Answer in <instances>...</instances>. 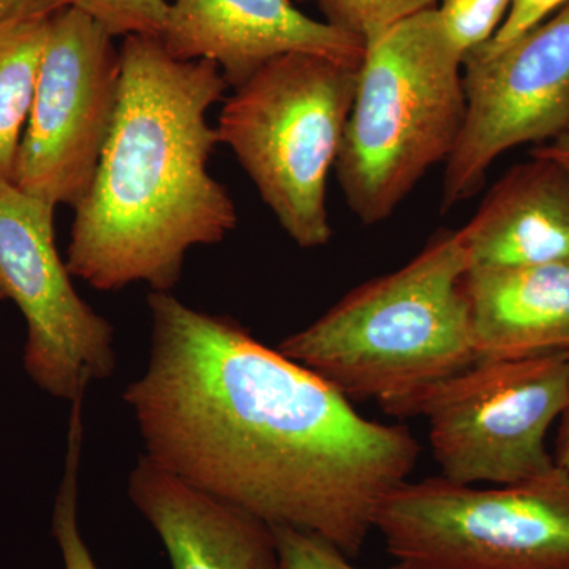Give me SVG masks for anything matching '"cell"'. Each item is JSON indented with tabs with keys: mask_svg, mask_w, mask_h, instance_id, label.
Listing matches in <instances>:
<instances>
[{
	"mask_svg": "<svg viewBox=\"0 0 569 569\" xmlns=\"http://www.w3.org/2000/svg\"><path fill=\"white\" fill-rule=\"evenodd\" d=\"M151 350L123 391L157 468L271 527L356 557L381 501L417 467L402 425L362 417L339 389L233 320L148 296Z\"/></svg>",
	"mask_w": 569,
	"mask_h": 569,
	"instance_id": "6da1fadb",
	"label": "cell"
},
{
	"mask_svg": "<svg viewBox=\"0 0 569 569\" xmlns=\"http://www.w3.org/2000/svg\"><path fill=\"white\" fill-rule=\"evenodd\" d=\"M121 91L99 167L74 208L67 268L99 291L171 290L197 246L238 224L227 187L209 174L219 144L208 111L230 88L208 59L181 61L156 37L129 36Z\"/></svg>",
	"mask_w": 569,
	"mask_h": 569,
	"instance_id": "7a4b0ae2",
	"label": "cell"
},
{
	"mask_svg": "<svg viewBox=\"0 0 569 569\" xmlns=\"http://www.w3.org/2000/svg\"><path fill=\"white\" fill-rule=\"evenodd\" d=\"M460 230L438 231L391 274L356 287L312 325L280 342L284 356L353 400L387 408L478 359L462 279Z\"/></svg>",
	"mask_w": 569,
	"mask_h": 569,
	"instance_id": "3957f363",
	"label": "cell"
},
{
	"mask_svg": "<svg viewBox=\"0 0 569 569\" xmlns=\"http://www.w3.org/2000/svg\"><path fill=\"white\" fill-rule=\"evenodd\" d=\"M462 62L437 7L367 41L335 168L367 227L389 219L455 151L467 108Z\"/></svg>",
	"mask_w": 569,
	"mask_h": 569,
	"instance_id": "277c9868",
	"label": "cell"
},
{
	"mask_svg": "<svg viewBox=\"0 0 569 569\" xmlns=\"http://www.w3.org/2000/svg\"><path fill=\"white\" fill-rule=\"evenodd\" d=\"M359 66L290 52L261 67L224 100L219 141L230 146L284 233L329 244L326 189L353 107Z\"/></svg>",
	"mask_w": 569,
	"mask_h": 569,
	"instance_id": "5b68a950",
	"label": "cell"
},
{
	"mask_svg": "<svg viewBox=\"0 0 569 569\" xmlns=\"http://www.w3.org/2000/svg\"><path fill=\"white\" fill-rule=\"evenodd\" d=\"M376 530L408 569H569V475L556 466L492 489L407 479L381 501Z\"/></svg>",
	"mask_w": 569,
	"mask_h": 569,
	"instance_id": "8992f818",
	"label": "cell"
},
{
	"mask_svg": "<svg viewBox=\"0 0 569 569\" xmlns=\"http://www.w3.org/2000/svg\"><path fill=\"white\" fill-rule=\"evenodd\" d=\"M568 400L569 351H556L477 359L385 413L426 419L441 477L507 486L556 468L546 437Z\"/></svg>",
	"mask_w": 569,
	"mask_h": 569,
	"instance_id": "52a82bcc",
	"label": "cell"
},
{
	"mask_svg": "<svg viewBox=\"0 0 569 569\" xmlns=\"http://www.w3.org/2000/svg\"><path fill=\"white\" fill-rule=\"evenodd\" d=\"M114 37L73 6L52 14L14 189L77 208L91 187L121 91Z\"/></svg>",
	"mask_w": 569,
	"mask_h": 569,
	"instance_id": "ba28073f",
	"label": "cell"
},
{
	"mask_svg": "<svg viewBox=\"0 0 569 569\" xmlns=\"http://www.w3.org/2000/svg\"><path fill=\"white\" fill-rule=\"evenodd\" d=\"M54 206L0 186V283L28 323L24 369L58 399L88 395L118 366L114 328L74 290L56 247Z\"/></svg>",
	"mask_w": 569,
	"mask_h": 569,
	"instance_id": "9c48e42d",
	"label": "cell"
},
{
	"mask_svg": "<svg viewBox=\"0 0 569 569\" xmlns=\"http://www.w3.org/2000/svg\"><path fill=\"white\" fill-rule=\"evenodd\" d=\"M466 119L447 160L441 212L482 189L490 164L569 127V2L500 50L478 47L462 62Z\"/></svg>",
	"mask_w": 569,
	"mask_h": 569,
	"instance_id": "30bf717a",
	"label": "cell"
},
{
	"mask_svg": "<svg viewBox=\"0 0 569 569\" xmlns=\"http://www.w3.org/2000/svg\"><path fill=\"white\" fill-rule=\"evenodd\" d=\"M159 40L181 61L216 62L231 89L290 52L351 66H361L366 54L359 37L312 20L293 0H174Z\"/></svg>",
	"mask_w": 569,
	"mask_h": 569,
	"instance_id": "8fae6325",
	"label": "cell"
},
{
	"mask_svg": "<svg viewBox=\"0 0 569 569\" xmlns=\"http://www.w3.org/2000/svg\"><path fill=\"white\" fill-rule=\"evenodd\" d=\"M129 497L159 535L171 569H280L271 526L183 485L144 455L130 473Z\"/></svg>",
	"mask_w": 569,
	"mask_h": 569,
	"instance_id": "7c38bea8",
	"label": "cell"
},
{
	"mask_svg": "<svg viewBox=\"0 0 569 569\" xmlns=\"http://www.w3.org/2000/svg\"><path fill=\"white\" fill-rule=\"evenodd\" d=\"M530 157L498 179L460 228L468 268L569 263V171Z\"/></svg>",
	"mask_w": 569,
	"mask_h": 569,
	"instance_id": "4fadbf2b",
	"label": "cell"
},
{
	"mask_svg": "<svg viewBox=\"0 0 569 569\" xmlns=\"http://www.w3.org/2000/svg\"><path fill=\"white\" fill-rule=\"evenodd\" d=\"M462 287L478 359L569 351V263L471 266Z\"/></svg>",
	"mask_w": 569,
	"mask_h": 569,
	"instance_id": "5bb4252c",
	"label": "cell"
},
{
	"mask_svg": "<svg viewBox=\"0 0 569 569\" xmlns=\"http://www.w3.org/2000/svg\"><path fill=\"white\" fill-rule=\"evenodd\" d=\"M50 21L51 17L39 18L0 31V186L13 187Z\"/></svg>",
	"mask_w": 569,
	"mask_h": 569,
	"instance_id": "9a60e30c",
	"label": "cell"
},
{
	"mask_svg": "<svg viewBox=\"0 0 569 569\" xmlns=\"http://www.w3.org/2000/svg\"><path fill=\"white\" fill-rule=\"evenodd\" d=\"M82 403L84 399L81 397L71 402L66 470L56 496L51 531L61 550L63 569H102L97 565L88 542L82 538L80 519H78V486H80L82 433H84Z\"/></svg>",
	"mask_w": 569,
	"mask_h": 569,
	"instance_id": "2e32d148",
	"label": "cell"
},
{
	"mask_svg": "<svg viewBox=\"0 0 569 569\" xmlns=\"http://www.w3.org/2000/svg\"><path fill=\"white\" fill-rule=\"evenodd\" d=\"M438 0H318L326 22L365 43L397 22L436 9Z\"/></svg>",
	"mask_w": 569,
	"mask_h": 569,
	"instance_id": "e0dca14e",
	"label": "cell"
},
{
	"mask_svg": "<svg viewBox=\"0 0 569 569\" xmlns=\"http://www.w3.org/2000/svg\"><path fill=\"white\" fill-rule=\"evenodd\" d=\"M511 3L512 0H443L437 10L449 40L466 58L467 52L496 36Z\"/></svg>",
	"mask_w": 569,
	"mask_h": 569,
	"instance_id": "ac0fdd59",
	"label": "cell"
},
{
	"mask_svg": "<svg viewBox=\"0 0 569 569\" xmlns=\"http://www.w3.org/2000/svg\"><path fill=\"white\" fill-rule=\"evenodd\" d=\"M111 37L146 36L160 39L167 24V0H71Z\"/></svg>",
	"mask_w": 569,
	"mask_h": 569,
	"instance_id": "d6986e66",
	"label": "cell"
},
{
	"mask_svg": "<svg viewBox=\"0 0 569 569\" xmlns=\"http://www.w3.org/2000/svg\"><path fill=\"white\" fill-rule=\"evenodd\" d=\"M279 550L280 569H361L355 567L331 541L291 527H272ZM385 569H408L396 563Z\"/></svg>",
	"mask_w": 569,
	"mask_h": 569,
	"instance_id": "ffe728a7",
	"label": "cell"
},
{
	"mask_svg": "<svg viewBox=\"0 0 569 569\" xmlns=\"http://www.w3.org/2000/svg\"><path fill=\"white\" fill-rule=\"evenodd\" d=\"M569 0H512L503 24L496 32V36L482 44L486 50H500L508 43L519 39L522 33L530 31L549 17L553 10L561 9Z\"/></svg>",
	"mask_w": 569,
	"mask_h": 569,
	"instance_id": "44dd1931",
	"label": "cell"
},
{
	"mask_svg": "<svg viewBox=\"0 0 569 569\" xmlns=\"http://www.w3.org/2000/svg\"><path fill=\"white\" fill-rule=\"evenodd\" d=\"M70 6L71 0H0V31L20 22L50 18Z\"/></svg>",
	"mask_w": 569,
	"mask_h": 569,
	"instance_id": "7402d4cb",
	"label": "cell"
},
{
	"mask_svg": "<svg viewBox=\"0 0 569 569\" xmlns=\"http://www.w3.org/2000/svg\"><path fill=\"white\" fill-rule=\"evenodd\" d=\"M530 156L545 157V159L553 160V162L563 164L569 171V127L559 137L546 144H539L530 152Z\"/></svg>",
	"mask_w": 569,
	"mask_h": 569,
	"instance_id": "603a6c76",
	"label": "cell"
},
{
	"mask_svg": "<svg viewBox=\"0 0 569 569\" xmlns=\"http://www.w3.org/2000/svg\"><path fill=\"white\" fill-rule=\"evenodd\" d=\"M556 466L569 475V400L560 417L559 433H557L556 452H553Z\"/></svg>",
	"mask_w": 569,
	"mask_h": 569,
	"instance_id": "cb8c5ba5",
	"label": "cell"
},
{
	"mask_svg": "<svg viewBox=\"0 0 569 569\" xmlns=\"http://www.w3.org/2000/svg\"><path fill=\"white\" fill-rule=\"evenodd\" d=\"M3 299H7L6 291H3L2 283H0V301H3Z\"/></svg>",
	"mask_w": 569,
	"mask_h": 569,
	"instance_id": "d4e9b609",
	"label": "cell"
},
{
	"mask_svg": "<svg viewBox=\"0 0 569 569\" xmlns=\"http://www.w3.org/2000/svg\"><path fill=\"white\" fill-rule=\"evenodd\" d=\"M298 2H317L318 3V0H298Z\"/></svg>",
	"mask_w": 569,
	"mask_h": 569,
	"instance_id": "484cf974",
	"label": "cell"
}]
</instances>
